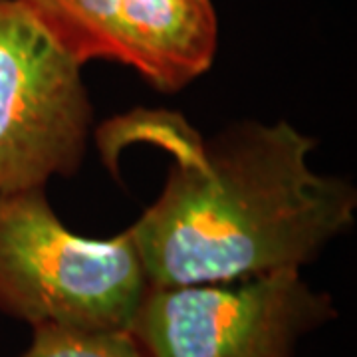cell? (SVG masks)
<instances>
[{"label":"cell","instance_id":"cell-1","mask_svg":"<svg viewBox=\"0 0 357 357\" xmlns=\"http://www.w3.org/2000/svg\"><path fill=\"white\" fill-rule=\"evenodd\" d=\"M316 139L288 121L246 119L199 133L131 227L151 288L300 268L356 222L357 191L312 171Z\"/></svg>","mask_w":357,"mask_h":357},{"label":"cell","instance_id":"cell-2","mask_svg":"<svg viewBox=\"0 0 357 357\" xmlns=\"http://www.w3.org/2000/svg\"><path fill=\"white\" fill-rule=\"evenodd\" d=\"M149 282L128 230L86 238L46 187L0 195V312L36 326L129 330Z\"/></svg>","mask_w":357,"mask_h":357},{"label":"cell","instance_id":"cell-3","mask_svg":"<svg viewBox=\"0 0 357 357\" xmlns=\"http://www.w3.org/2000/svg\"><path fill=\"white\" fill-rule=\"evenodd\" d=\"M330 294L300 268L241 280L151 288L129 326L145 357H294L306 333L335 318Z\"/></svg>","mask_w":357,"mask_h":357},{"label":"cell","instance_id":"cell-4","mask_svg":"<svg viewBox=\"0 0 357 357\" xmlns=\"http://www.w3.org/2000/svg\"><path fill=\"white\" fill-rule=\"evenodd\" d=\"M91 121L82 64L20 0H0V195L77 173Z\"/></svg>","mask_w":357,"mask_h":357},{"label":"cell","instance_id":"cell-5","mask_svg":"<svg viewBox=\"0 0 357 357\" xmlns=\"http://www.w3.org/2000/svg\"><path fill=\"white\" fill-rule=\"evenodd\" d=\"M77 64L129 66L175 93L204 76L218 50L213 0H20Z\"/></svg>","mask_w":357,"mask_h":357},{"label":"cell","instance_id":"cell-6","mask_svg":"<svg viewBox=\"0 0 357 357\" xmlns=\"http://www.w3.org/2000/svg\"><path fill=\"white\" fill-rule=\"evenodd\" d=\"M20 357H145L129 330L36 326Z\"/></svg>","mask_w":357,"mask_h":357}]
</instances>
